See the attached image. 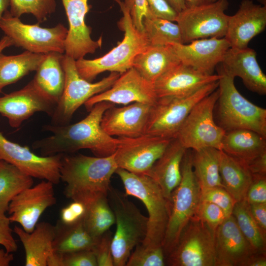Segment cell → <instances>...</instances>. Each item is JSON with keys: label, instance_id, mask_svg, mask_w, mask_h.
Wrapping results in <instances>:
<instances>
[{"label": "cell", "instance_id": "obj_1", "mask_svg": "<svg viewBox=\"0 0 266 266\" xmlns=\"http://www.w3.org/2000/svg\"><path fill=\"white\" fill-rule=\"evenodd\" d=\"M114 105L102 101L95 104L89 114L71 125H46L43 130L52 133L49 136L36 140L32 147L41 156L72 154L81 150H90L97 157H107L114 154L119 138L108 134L102 128L101 121L104 112Z\"/></svg>", "mask_w": 266, "mask_h": 266}, {"label": "cell", "instance_id": "obj_2", "mask_svg": "<svg viewBox=\"0 0 266 266\" xmlns=\"http://www.w3.org/2000/svg\"><path fill=\"white\" fill-rule=\"evenodd\" d=\"M117 168L114 153L102 157L63 154L60 179L66 184L64 194L83 203L100 195H107L111 178Z\"/></svg>", "mask_w": 266, "mask_h": 266}, {"label": "cell", "instance_id": "obj_3", "mask_svg": "<svg viewBox=\"0 0 266 266\" xmlns=\"http://www.w3.org/2000/svg\"><path fill=\"white\" fill-rule=\"evenodd\" d=\"M115 0L119 4L123 13V17L118 23L119 28L124 33L122 41L100 57L75 60L78 73L90 82L106 71L120 74L125 72L133 67L135 57L149 45L144 33L133 25L129 8L121 0Z\"/></svg>", "mask_w": 266, "mask_h": 266}, {"label": "cell", "instance_id": "obj_4", "mask_svg": "<svg viewBox=\"0 0 266 266\" xmlns=\"http://www.w3.org/2000/svg\"><path fill=\"white\" fill-rule=\"evenodd\" d=\"M219 97L216 123L225 132L247 129L266 137V109L245 99L236 88L234 78L218 68Z\"/></svg>", "mask_w": 266, "mask_h": 266}, {"label": "cell", "instance_id": "obj_5", "mask_svg": "<svg viewBox=\"0 0 266 266\" xmlns=\"http://www.w3.org/2000/svg\"><path fill=\"white\" fill-rule=\"evenodd\" d=\"M127 197L111 186L107 194L116 224L111 242L114 266H126L132 252L143 242L147 232L148 217Z\"/></svg>", "mask_w": 266, "mask_h": 266}, {"label": "cell", "instance_id": "obj_6", "mask_svg": "<svg viewBox=\"0 0 266 266\" xmlns=\"http://www.w3.org/2000/svg\"><path fill=\"white\" fill-rule=\"evenodd\" d=\"M181 179L170 199L169 219L162 242L166 257L174 248L189 221L197 215L201 190L192 164V150L187 149L181 165Z\"/></svg>", "mask_w": 266, "mask_h": 266}, {"label": "cell", "instance_id": "obj_7", "mask_svg": "<svg viewBox=\"0 0 266 266\" xmlns=\"http://www.w3.org/2000/svg\"><path fill=\"white\" fill-rule=\"evenodd\" d=\"M123 183L125 194L139 199L147 209L148 228L142 243L152 246H162L167 227L170 203L156 183L149 176L117 168L115 171Z\"/></svg>", "mask_w": 266, "mask_h": 266}, {"label": "cell", "instance_id": "obj_8", "mask_svg": "<svg viewBox=\"0 0 266 266\" xmlns=\"http://www.w3.org/2000/svg\"><path fill=\"white\" fill-rule=\"evenodd\" d=\"M62 66L65 75L63 94L51 117V124H68L75 112L89 99L109 88L120 74L111 72L100 81L93 83L80 76L77 70L75 60L63 54Z\"/></svg>", "mask_w": 266, "mask_h": 266}, {"label": "cell", "instance_id": "obj_9", "mask_svg": "<svg viewBox=\"0 0 266 266\" xmlns=\"http://www.w3.org/2000/svg\"><path fill=\"white\" fill-rule=\"evenodd\" d=\"M218 87V81L186 96L158 98L152 106L144 134L175 138L195 105Z\"/></svg>", "mask_w": 266, "mask_h": 266}, {"label": "cell", "instance_id": "obj_10", "mask_svg": "<svg viewBox=\"0 0 266 266\" xmlns=\"http://www.w3.org/2000/svg\"><path fill=\"white\" fill-rule=\"evenodd\" d=\"M170 266H216L215 230L197 216L182 232L166 257Z\"/></svg>", "mask_w": 266, "mask_h": 266}, {"label": "cell", "instance_id": "obj_11", "mask_svg": "<svg viewBox=\"0 0 266 266\" xmlns=\"http://www.w3.org/2000/svg\"><path fill=\"white\" fill-rule=\"evenodd\" d=\"M218 88L198 102L178 131L176 138L186 148L197 150L210 147L221 150L225 131L214 116L219 97Z\"/></svg>", "mask_w": 266, "mask_h": 266}, {"label": "cell", "instance_id": "obj_12", "mask_svg": "<svg viewBox=\"0 0 266 266\" xmlns=\"http://www.w3.org/2000/svg\"><path fill=\"white\" fill-rule=\"evenodd\" d=\"M39 24H24L7 10L0 21V29L11 39L13 46L37 54L65 53L68 29L61 23L52 28H42Z\"/></svg>", "mask_w": 266, "mask_h": 266}, {"label": "cell", "instance_id": "obj_13", "mask_svg": "<svg viewBox=\"0 0 266 266\" xmlns=\"http://www.w3.org/2000/svg\"><path fill=\"white\" fill-rule=\"evenodd\" d=\"M227 0L204 5L186 7L178 13L175 22L179 26L183 44L207 38L224 37L229 16L225 11Z\"/></svg>", "mask_w": 266, "mask_h": 266}, {"label": "cell", "instance_id": "obj_14", "mask_svg": "<svg viewBox=\"0 0 266 266\" xmlns=\"http://www.w3.org/2000/svg\"><path fill=\"white\" fill-rule=\"evenodd\" d=\"M114 153L118 168L147 174L172 139L144 134L134 137H119Z\"/></svg>", "mask_w": 266, "mask_h": 266}, {"label": "cell", "instance_id": "obj_15", "mask_svg": "<svg viewBox=\"0 0 266 266\" xmlns=\"http://www.w3.org/2000/svg\"><path fill=\"white\" fill-rule=\"evenodd\" d=\"M63 155H37L28 146L7 139L0 132V160L14 166L33 178L47 180L54 185L59 183Z\"/></svg>", "mask_w": 266, "mask_h": 266}, {"label": "cell", "instance_id": "obj_16", "mask_svg": "<svg viewBox=\"0 0 266 266\" xmlns=\"http://www.w3.org/2000/svg\"><path fill=\"white\" fill-rule=\"evenodd\" d=\"M54 185L43 180L16 195L8 205L10 222L18 223L25 231L32 232L43 213L57 202Z\"/></svg>", "mask_w": 266, "mask_h": 266}, {"label": "cell", "instance_id": "obj_17", "mask_svg": "<svg viewBox=\"0 0 266 266\" xmlns=\"http://www.w3.org/2000/svg\"><path fill=\"white\" fill-rule=\"evenodd\" d=\"M157 99L153 84L132 67L120 74L110 88L89 99L84 105L89 111L102 101L124 105L134 102L153 104Z\"/></svg>", "mask_w": 266, "mask_h": 266}, {"label": "cell", "instance_id": "obj_18", "mask_svg": "<svg viewBox=\"0 0 266 266\" xmlns=\"http://www.w3.org/2000/svg\"><path fill=\"white\" fill-rule=\"evenodd\" d=\"M56 104L32 80L23 88L0 97V114L7 118L11 127L17 128L36 112L51 116Z\"/></svg>", "mask_w": 266, "mask_h": 266}, {"label": "cell", "instance_id": "obj_19", "mask_svg": "<svg viewBox=\"0 0 266 266\" xmlns=\"http://www.w3.org/2000/svg\"><path fill=\"white\" fill-rule=\"evenodd\" d=\"M69 28L65 43V54L75 60L94 54L102 45V38L97 40L91 36V28L85 22L90 7L88 0H62Z\"/></svg>", "mask_w": 266, "mask_h": 266}, {"label": "cell", "instance_id": "obj_20", "mask_svg": "<svg viewBox=\"0 0 266 266\" xmlns=\"http://www.w3.org/2000/svg\"><path fill=\"white\" fill-rule=\"evenodd\" d=\"M180 62L208 74L222 61L230 44L225 37L199 39L187 44H171Z\"/></svg>", "mask_w": 266, "mask_h": 266}, {"label": "cell", "instance_id": "obj_21", "mask_svg": "<svg viewBox=\"0 0 266 266\" xmlns=\"http://www.w3.org/2000/svg\"><path fill=\"white\" fill-rule=\"evenodd\" d=\"M266 27V6L252 0L241 1L236 12L229 16L224 37L230 48L243 49L250 40L263 32Z\"/></svg>", "mask_w": 266, "mask_h": 266}, {"label": "cell", "instance_id": "obj_22", "mask_svg": "<svg viewBox=\"0 0 266 266\" xmlns=\"http://www.w3.org/2000/svg\"><path fill=\"white\" fill-rule=\"evenodd\" d=\"M256 253L232 214L216 229V266H245Z\"/></svg>", "mask_w": 266, "mask_h": 266}, {"label": "cell", "instance_id": "obj_23", "mask_svg": "<svg viewBox=\"0 0 266 266\" xmlns=\"http://www.w3.org/2000/svg\"><path fill=\"white\" fill-rule=\"evenodd\" d=\"M152 105L134 102L119 108L113 106L104 112L101 127L111 136L134 137L143 135Z\"/></svg>", "mask_w": 266, "mask_h": 266}, {"label": "cell", "instance_id": "obj_24", "mask_svg": "<svg viewBox=\"0 0 266 266\" xmlns=\"http://www.w3.org/2000/svg\"><path fill=\"white\" fill-rule=\"evenodd\" d=\"M219 78L218 74H206L180 62L161 75L153 85L158 98L183 96L218 81Z\"/></svg>", "mask_w": 266, "mask_h": 266}, {"label": "cell", "instance_id": "obj_25", "mask_svg": "<svg viewBox=\"0 0 266 266\" xmlns=\"http://www.w3.org/2000/svg\"><path fill=\"white\" fill-rule=\"evenodd\" d=\"M223 70L231 76L240 77L250 91L260 95L266 94V76L260 66L256 51L248 47L230 48L220 63Z\"/></svg>", "mask_w": 266, "mask_h": 266}, {"label": "cell", "instance_id": "obj_26", "mask_svg": "<svg viewBox=\"0 0 266 266\" xmlns=\"http://www.w3.org/2000/svg\"><path fill=\"white\" fill-rule=\"evenodd\" d=\"M186 149L177 138L172 139L146 174L156 182L170 203L171 194L181 181V165Z\"/></svg>", "mask_w": 266, "mask_h": 266}, {"label": "cell", "instance_id": "obj_27", "mask_svg": "<svg viewBox=\"0 0 266 266\" xmlns=\"http://www.w3.org/2000/svg\"><path fill=\"white\" fill-rule=\"evenodd\" d=\"M13 232L19 237L25 252L26 266H47V260L53 251L55 226L45 222L37 223L31 233L15 226Z\"/></svg>", "mask_w": 266, "mask_h": 266}, {"label": "cell", "instance_id": "obj_28", "mask_svg": "<svg viewBox=\"0 0 266 266\" xmlns=\"http://www.w3.org/2000/svg\"><path fill=\"white\" fill-rule=\"evenodd\" d=\"M180 63L171 44L148 45L135 57L133 67L153 84L164 73Z\"/></svg>", "mask_w": 266, "mask_h": 266}, {"label": "cell", "instance_id": "obj_29", "mask_svg": "<svg viewBox=\"0 0 266 266\" xmlns=\"http://www.w3.org/2000/svg\"><path fill=\"white\" fill-rule=\"evenodd\" d=\"M221 150L245 165L266 152V137L247 129L227 131Z\"/></svg>", "mask_w": 266, "mask_h": 266}, {"label": "cell", "instance_id": "obj_30", "mask_svg": "<svg viewBox=\"0 0 266 266\" xmlns=\"http://www.w3.org/2000/svg\"><path fill=\"white\" fill-rule=\"evenodd\" d=\"M63 54L57 52L46 54L33 79L35 85L56 104L63 94L65 83L62 63Z\"/></svg>", "mask_w": 266, "mask_h": 266}, {"label": "cell", "instance_id": "obj_31", "mask_svg": "<svg viewBox=\"0 0 266 266\" xmlns=\"http://www.w3.org/2000/svg\"><path fill=\"white\" fill-rule=\"evenodd\" d=\"M219 173L224 188L234 200L245 199L253 176L247 167L240 161L220 151Z\"/></svg>", "mask_w": 266, "mask_h": 266}, {"label": "cell", "instance_id": "obj_32", "mask_svg": "<svg viewBox=\"0 0 266 266\" xmlns=\"http://www.w3.org/2000/svg\"><path fill=\"white\" fill-rule=\"evenodd\" d=\"M82 220L72 224H66L57 220L54 225V251L65 254L81 250H93L98 238H94L87 232Z\"/></svg>", "mask_w": 266, "mask_h": 266}, {"label": "cell", "instance_id": "obj_33", "mask_svg": "<svg viewBox=\"0 0 266 266\" xmlns=\"http://www.w3.org/2000/svg\"><path fill=\"white\" fill-rule=\"evenodd\" d=\"M46 54L28 51L7 56L0 53V93L5 86L15 83L30 72L36 71L45 58Z\"/></svg>", "mask_w": 266, "mask_h": 266}, {"label": "cell", "instance_id": "obj_34", "mask_svg": "<svg viewBox=\"0 0 266 266\" xmlns=\"http://www.w3.org/2000/svg\"><path fill=\"white\" fill-rule=\"evenodd\" d=\"M220 150L203 148L192 150V164L201 193L210 188L223 187L219 173Z\"/></svg>", "mask_w": 266, "mask_h": 266}, {"label": "cell", "instance_id": "obj_35", "mask_svg": "<svg viewBox=\"0 0 266 266\" xmlns=\"http://www.w3.org/2000/svg\"><path fill=\"white\" fill-rule=\"evenodd\" d=\"M84 203L86 212L82 220L83 225L93 237L98 238L109 230L115 223L107 195L97 196Z\"/></svg>", "mask_w": 266, "mask_h": 266}, {"label": "cell", "instance_id": "obj_36", "mask_svg": "<svg viewBox=\"0 0 266 266\" xmlns=\"http://www.w3.org/2000/svg\"><path fill=\"white\" fill-rule=\"evenodd\" d=\"M33 178L14 166L0 160V211H7L12 199L26 188L33 185Z\"/></svg>", "mask_w": 266, "mask_h": 266}, {"label": "cell", "instance_id": "obj_37", "mask_svg": "<svg viewBox=\"0 0 266 266\" xmlns=\"http://www.w3.org/2000/svg\"><path fill=\"white\" fill-rule=\"evenodd\" d=\"M232 215L253 250L257 253L265 254L266 234L253 217L249 204L245 199L235 202Z\"/></svg>", "mask_w": 266, "mask_h": 266}, {"label": "cell", "instance_id": "obj_38", "mask_svg": "<svg viewBox=\"0 0 266 266\" xmlns=\"http://www.w3.org/2000/svg\"><path fill=\"white\" fill-rule=\"evenodd\" d=\"M142 25L143 33L149 45L183 44L181 31L177 23L156 17H144Z\"/></svg>", "mask_w": 266, "mask_h": 266}, {"label": "cell", "instance_id": "obj_39", "mask_svg": "<svg viewBox=\"0 0 266 266\" xmlns=\"http://www.w3.org/2000/svg\"><path fill=\"white\" fill-rule=\"evenodd\" d=\"M10 13L20 18L24 14H31L38 23L47 20L56 10L55 0H10Z\"/></svg>", "mask_w": 266, "mask_h": 266}, {"label": "cell", "instance_id": "obj_40", "mask_svg": "<svg viewBox=\"0 0 266 266\" xmlns=\"http://www.w3.org/2000/svg\"><path fill=\"white\" fill-rule=\"evenodd\" d=\"M166 265V257L162 246H152L141 243L133 250L126 266Z\"/></svg>", "mask_w": 266, "mask_h": 266}, {"label": "cell", "instance_id": "obj_41", "mask_svg": "<svg viewBox=\"0 0 266 266\" xmlns=\"http://www.w3.org/2000/svg\"><path fill=\"white\" fill-rule=\"evenodd\" d=\"M201 200L213 203L220 207L228 217L232 214L236 202L223 187H217L201 193Z\"/></svg>", "mask_w": 266, "mask_h": 266}, {"label": "cell", "instance_id": "obj_42", "mask_svg": "<svg viewBox=\"0 0 266 266\" xmlns=\"http://www.w3.org/2000/svg\"><path fill=\"white\" fill-rule=\"evenodd\" d=\"M196 216L215 230L228 217L225 212L217 205L202 200Z\"/></svg>", "mask_w": 266, "mask_h": 266}, {"label": "cell", "instance_id": "obj_43", "mask_svg": "<svg viewBox=\"0 0 266 266\" xmlns=\"http://www.w3.org/2000/svg\"><path fill=\"white\" fill-rule=\"evenodd\" d=\"M113 233L108 230L98 237L93 250L98 266H114L111 250Z\"/></svg>", "mask_w": 266, "mask_h": 266}, {"label": "cell", "instance_id": "obj_44", "mask_svg": "<svg viewBox=\"0 0 266 266\" xmlns=\"http://www.w3.org/2000/svg\"><path fill=\"white\" fill-rule=\"evenodd\" d=\"M148 15L146 17H156L175 22L178 13L166 0H146Z\"/></svg>", "mask_w": 266, "mask_h": 266}, {"label": "cell", "instance_id": "obj_45", "mask_svg": "<svg viewBox=\"0 0 266 266\" xmlns=\"http://www.w3.org/2000/svg\"><path fill=\"white\" fill-rule=\"evenodd\" d=\"M63 266H98L92 250H81L63 254Z\"/></svg>", "mask_w": 266, "mask_h": 266}, {"label": "cell", "instance_id": "obj_46", "mask_svg": "<svg viewBox=\"0 0 266 266\" xmlns=\"http://www.w3.org/2000/svg\"><path fill=\"white\" fill-rule=\"evenodd\" d=\"M245 200L249 204L266 203V175H252Z\"/></svg>", "mask_w": 266, "mask_h": 266}, {"label": "cell", "instance_id": "obj_47", "mask_svg": "<svg viewBox=\"0 0 266 266\" xmlns=\"http://www.w3.org/2000/svg\"><path fill=\"white\" fill-rule=\"evenodd\" d=\"M11 222L4 212L0 211V245L3 246L8 253H13L18 249V246L14 238L11 228Z\"/></svg>", "mask_w": 266, "mask_h": 266}, {"label": "cell", "instance_id": "obj_48", "mask_svg": "<svg viewBox=\"0 0 266 266\" xmlns=\"http://www.w3.org/2000/svg\"><path fill=\"white\" fill-rule=\"evenodd\" d=\"M86 212V206L80 201L73 200L60 211V219L62 223L72 224L82 220Z\"/></svg>", "mask_w": 266, "mask_h": 266}, {"label": "cell", "instance_id": "obj_49", "mask_svg": "<svg viewBox=\"0 0 266 266\" xmlns=\"http://www.w3.org/2000/svg\"><path fill=\"white\" fill-rule=\"evenodd\" d=\"M124 2L130 10L133 25L143 32L142 21L148 15L146 0H125Z\"/></svg>", "mask_w": 266, "mask_h": 266}, {"label": "cell", "instance_id": "obj_50", "mask_svg": "<svg viewBox=\"0 0 266 266\" xmlns=\"http://www.w3.org/2000/svg\"><path fill=\"white\" fill-rule=\"evenodd\" d=\"M251 213L254 220L263 231L266 233V203L249 204Z\"/></svg>", "mask_w": 266, "mask_h": 266}, {"label": "cell", "instance_id": "obj_51", "mask_svg": "<svg viewBox=\"0 0 266 266\" xmlns=\"http://www.w3.org/2000/svg\"><path fill=\"white\" fill-rule=\"evenodd\" d=\"M252 175H266V152L245 165Z\"/></svg>", "mask_w": 266, "mask_h": 266}, {"label": "cell", "instance_id": "obj_52", "mask_svg": "<svg viewBox=\"0 0 266 266\" xmlns=\"http://www.w3.org/2000/svg\"><path fill=\"white\" fill-rule=\"evenodd\" d=\"M265 254L256 253L247 261L245 266H266Z\"/></svg>", "mask_w": 266, "mask_h": 266}, {"label": "cell", "instance_id": "obj_53", "mask_svg": "<svg viewBox=\"0 0 266 266\" xmlns=\"http://www.w3.org/2000/svg\"><path fill=\"white\" fill-rule=\"evenodd\" d=\"M47 266H63V254L53 251L47 259Z\"/></svg>", "mask_w": 266, "mask_h": 266}, {"label": "cell", "instance_id": "obj_54", "mask_svg": "<svg viewBox=\"0 0 266 266\" xmlns=\"http://www.w3.org/2000/svg\"><path fill=\"white\" fill-rule=\"evenodd\" d=\"M13 260L12 253H8L5 250L0 248V266H8Z\"/></svg>", "mask_w": 266, "mask_h": 266}, {"label": "cell", "instance_id": "obj_55", "mask_svg": "<svg viewBox=\"0 0 266 266\" xmlns=\"http://www.w3.org/2000/svg\"><path fill=\"white\" fill-rule=\"evenodd\" d=\"M218 0H185L187 7H192L214 2Z\"/></svg>", "mask_w": 266, "mask_h": 266}, {"label": "cell", "instance_id": "obj_56", "mask_svg": "<svg viewBox=\"0 0 266 266\" xmlns=\"http://www.w3.org/2000/svg\"><path fill=\"white\" fill-rule=\"evenodd\" d=\"M169 4L178 12L179 13L187 7L185 0H166Z\"/></svg>", "mask_w": 266, "mask_h": 266}, {"label": "cell", "instance_id": "obj_57", "mask_svg": "<svg viewBox=\"0 0 266 266\" xmlns=\"http://www.w3.org/2000/svg\"><path fill=\"white\" fill-rule=\"evenodd\" d=\"M13 46L11 39L6 35H4L0 40V53L6 48Z\"/></svg>", "mask_w": 266, "mask_h": 266}, {"label": "cell", "instance_id": "obj_58", "mask_svg": "<svg viewBox=\"0 0 266 266\" xmlns=\"http://www.w3.org/2000/svg\"><path fill=\"white\" fill-rule=\"evenodd\" d=\"M10 6V0H0V21L3 13L7 10Z\"/></svg>", "mask_w": 266, "mask_h": 266}]
</instances>
